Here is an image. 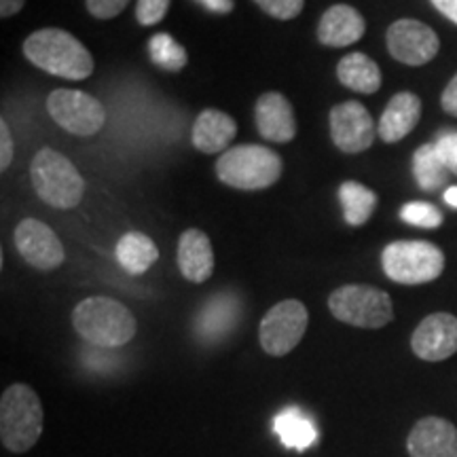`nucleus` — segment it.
<instances>
[{"label": "nucleus", "instance_id": "1", "mask_svg": "<svg viewBox=\"0 0 457 457\" xmlns=\"http://www.w3.org/2000/svg\"><path fill=\"white\" fill-rule=\"evenodd\" d=\"M21 51L37 68L68 81H85L96 68L87 47L62 28H43L32 32Z\"/></svg>", "mask_w": 457, "mask_h": 457}, {"label": "nucleus", "instance_id": "2", "mask_svg": "<svg viewBox=\"0 0 457 457\" xmlns=\"http://www.w3.org/2000/svg\"><path fill=\"white\" fill-rule=\"evenodd\" d=\"M72 327L91 345L121 347L134 339L138 324L123 303L108 296H89L74 307Z\"/></svg>", "mask_w": 457, "mask_h": 457}, {"label": "nucleus", "instance_id": "3", "mask_svg": "<svg viewBox=\"0 0 457 457\" xmlns=\"http://www.w3.org/2000/svg\"><path fill=\"white\" fill-rule=\"evenodd\" d=\"M43 434V403L26 384H13L0 398V441L11 453H26Z\"/></svg>", "mask_w": 457, "mask_h": 457}, {"label": "nucleus", "instance_id": "4", "mask_svg": "<svg viewBox=\"0 0 457 457\" xmlns=\"http://www.w3.org/2000/svg\"><path fill=\"white\" fill-rule=\"evenodd\" d=\"M282 157L271 148L259 145H242L228 148L216 162V176L222 185L259 191L276 185L282 176Z\"/></svg>", "mask_w": 457, "mask_h": 457}, {"label": "nucleus", "instance_id": "5", "mask_svg": "<svg viewBox=\"0 0 457 457\" xmlns=\"http://www.w3.org/2000/svg\"><path fill=\"white\" fill-rule=\"evenodd\" d=\"M30 179L37 195L51 208L71 210L81 204L85 180L71 163V159L54 148H43L34 155Z\"/></svg>", "mask_w": 457, "mask_h": 457}, {"label": "nucleus", "instance_id": "6", "mask_svg": "<svg viewBox=\"0 0 457 457\" xmlns=\"http://www.w3.org/2000/svg\"><path fill=\"white\" fill-rule=\"evenodd\" d=\"M328 310L343 324L358 328H384L394 320V305L386 290L367 284H345L328 296Z\"/></svg>", "mask_w": 457, "mask_h": 457}, {"label": "nucleus", "instance_id": "7", "mask_svg": "<svg viewBox=\"0 0 457 457\" xmlns=\"http://www.w3.org/2000/svg\"><path fill=\"white\" fill-rule=\"evenodd\" d=\"M386 276L392 282L417 286L434 282L445 270V254L430 242H392L381 254Z\"/></svg>", "mask_w": 457, "mask_h": 457}, {"label": "nucleus", "instance_id": "8", "mask_svg": "<svg viewBox=\"0 0 457 457\" xmlns=\"http://www.w3.org/2000/svg\"><path fill=\"white\" fill-rule=\"evenodd\" d=\"M307 322H310V313L301 301H279L261 320L259 341L262 352L276 358L290 353L305 335Z\"/></svg>", "mask_w": 457, "mask_h": 457}, {"label": "nucleus", "instance_id": "9", "mask_svg": "<svg viewBox=\"0 0 457 457\" xmlns=\"http://www.w3.org/2000/svg\"><path fill=\"white\" fill-rule=\"evenodd\" d=\"M51 119L77 136H94L106 121V111L94 96L74 89H55L47 98Z\"/></svg>", "mask_w": 457, "mask_h": 457}, {"label": "nucleus", "instance_id": "10", "mask_svg": "<svg viewBox=\"0 0 457 457\" xmlns=\"http://www.w3.org/2000/svg\"><path fill=\"white\" fill-rule=\"evenodd\" d=\"M387 51L394 60L407 66H424L436 57L441 49L438 34L417 20H398L387 28Z\"/></svg>", "mask_w": 457, "mask_h": 457}, {"label": "nucleus", "instance_id": "11", "mask_svg": "<svg viewBox=\"0 0 457 457\" xmlns=\"http://www.w3.org/2000/svg\"><path fill=\"white\" fill-rule=\"evenodd\" d=\"M330 138L347 155L367 151L375 140L373 117L356 100L341 102L330 111Z\"/></svg>", "mask_w": 457, "mask_h": 457}, {"label": "nucleus", "instance_id": "12", "mask_svg": "<svg viewBox=\"0 0 457 457\" xmlns=\"http://www.w3.org/2000/svg\"><path fill=\"white\" fill-rule=\"evenodd\" d=\"M15 248L21 259L38 271H54L66 259L62 242L51 227L37 219H24L17 225Z\"/></svg>", "mask_w": 457, "mask_h": 457}, {"label": "nucleus", "instance_id": "13", "mask_svg": "<svg viewBox=\"0 0 457 457\" xmlns=\"http://www.w3.org/2000/svg\"><path fill=\"white\" fill-rule=\"evenodd\" d=\"M411 347L417 358L441 362L457 353V318L451 313H432L421 320L411 337Z\"/></svg>", "mask_w": 457, "mask_h": 457}, {"label": "nucleus", "instance_id": "14", "mask_svg": "<svg viewBox=\"0 0 457 457\" xmlns=\"http://www.w3.org/2000/svg\"><path fill=\"white\" fill-rule=\"evenodd\" d=\"M411 457H457V428L443 417H424L409 434Z\"/></svg>", "mask_w": 457, "mask_h": 457}, {"label": "nucleus", "instance_id": "15", "mask_svg": "<svg viewBox=\"0 0 457 457\" xmlns=\"http://www.w3.org/2000/svg\"><path fill=\"white\" fill-rule=\"evenodd\" d=\"M256 128L270 142H290L296 136V119L293 104L278 91L262 94L256 100Z\"/></svg>", "mask_w": 457, "mask_h": 457}, {"label": "nucleus", "instance_id": "16", "mask_svg": "<svg viewBox=\"0 0 457 457\" xmlns=\"http://www.w3.org/2000/svg\"><path fill=\"white\" fill-rule=\"evenodd\" d=\"M367 32V21L350 4H335L320 17L318 41L327 47H347L358 43Z\"/></svg>", "mask_w": 457, "mask_h": 457}, {"label": "nucleus", "instance_id": "17", "mask_svg": "<svg viewBox=\"0 0 457 457\" xmlns=\"http://www.w3.org/2000/svg\"><path fill=\"white\" fill-rule=\"evenodd\" d=\"M239 313H242V305H239V299L236 295H216L197 313L195 333L205 343H216L225 339L237 324Z\"/></svg>", "mask_w": 457, "mask_h": 457}, {"label": "nucleus", "instance_id": "18", "mask_svg": "<svg viewBox=\"0 0 457 457\" xmlns=\"http://www.w3.org/2000/svg\"><path fill=\"white\" fill-rule=\"evenodd\" d=\"M179 267L188 282L204 284L214 273V250L202 228H187L179 242Z\"/></svg>", "mask_w": 457, "mask_h": 457}, {"label": "nucleus", "instance_id": "19", "mask_svg": "<svg viewBox=\"0 0 457 457\" xmlns=\"http://www.w3.org/2000/svg\"><path fill=\"white\" fill-rule=\"evenodd\" d=\"M236 136L237 123L227 112L216 111V108H205L195 119L191 140L197 151L205 153V155H214V153L225 151Z\"/></svg>", "mask_w": 457, "mask_h": 457}, {"label": "nucleus", "instance_id": "20", "mask_svg": "<svg viewBox=\"0 0 457 457\" xmlns=\"http://www.w3.org/2000/svg\"><path fill=\"white\" fill-rule=\"evenodd\" d=\"M421 117V100L411 91H400L387 102L384 114L379 119V136L387 145L403 140L415 129Z\"/></svg>", "mask_w": 457, "mask_h": 457}, {"label": "nucleus", "instance_id": "21", "mask_svg": "<svg viewBox=\"0 0 457 457\" xmlns=\"http://www.w3.org/2000/svg\"><path fill=\"white\" fill-rule=\"evenodd\" d=\"M337 77H339L341 85L347 89L358 91V94H375L381 87V71L375 60L369 55L353 51L347 54L337 66Z\"/></svg>", "mask_w": 457, "mask_h": 457}, {"label": "nucleus", "instance_id": "22", "mask_svg": "<svg viewBox=\"0 0 457 457\" xmlns=\"http://www.w3.org/2000/svg\"><path fill=\"white\" fill-rule=\"evenodd\" d=\"M159 259L155 242L145 233H125L117 244V261L131 276L146 273Z\"/></svg>", "mask_w": 457, "mask_h": 457}, {"label": "nucleus", "instance_id": "23", "mask_svg": "<svg viewBox=\"0 0 457 457\" xmlns=\"http://www.w3.org/2000/svg\"><path fill=\"white\" fill-rule=\"evenodd\" d=\"M276 432L284 447L305 451L318 441L316 424L299 407H288L276 417Z\"/></svg>", "mask_w": 457, "mask_h": 457}, {"label": "nucleus", "instance_id": "24", "mask_svg": "<svg viewBox=\"0 0 457 457\" xmlns=\"http://www.w3.org/2000/svg\"><path fill=\"white\" fill-rule=\"evenodd\" d=\"M339 199L343 205V219L347 225L362 227L367 225L377 208V195L369 187L356 180H345L339 188Z\"/></svg>", "mask_w": 457, "mask_h": 457}, {"label": "nucleus", "instance_id": "25", "mask_svg": "<svg viewBox=\"0 0 457 457\" xmlns=\"http://www.w3.org/2000/svg\"><path fill=\"white\" fill-rule=\"evenodd\" d=\"M413 171L424 191H434V188H438L447 180L449 168L441 153H438L436 145H424L417 148L413 155Z\"/></svg>", "mask_w": 457, "mask_h": 457}, {"label": "nucleus", "instance_id": "26", "mask_svg": "<svg viewBox=\"0 0 457 457\" xmlns=\"http://www.w3.org/2000/svg\"><path fill=\"white\" fill-rule=\"evenodd\" d=\"M148 55H151V60L155 62L159 68L170 72L182 71L188 62L187 49L165 32H159L155 37H151V41H148Z\"/></svg>", "mask_w": 457, "mask_h": 457}, {"label": "nucleus", "instance_id": "27", "mask_svg": "<svg viewBox=\"0 0 457 457\" xmlns=\"http://www.w3.org/2000/svg\"><path fill=\"white\" fill-rule=\"evenodd\" d=\"M400 219L409 222V225H415L421 228H436L443 225L441 210L434 208L432 204H426V202L404 204L403 210H400Z\"/></svg>", "mask_w": 457, "mask_h": 457}, {"label": "nucleus", "instance_id": "28", "mask_svg": "<svg viewBox=\"0 0 457 457\" xmlns=\"http://www.w3.org/2000/svg\"><path fill=\"white\" fill-rule=\"evenodd\" d=\"M267 15L276 17V20H295L301 15L305 0H254Z\"/></svg>", "mask_w": 457, "mask_h": 457}, {"label": "nucleus", "instance_id": "29", "mask_svg": "<svg viewBox=\"0 0 457 457\" xmlns=\"http://www.w3.org/2000/svg\"><path fill=\"white\" fill-rule=\"evenodd\" d=\"M171 0H138L136 4V17L142 26H155L168 15Z\"/></svg>", "mask_w": 457, "mask_h": 457}, {"label": "nucleus", "instance_id": "30", "mask_svg": "<svg viewBox=\"0 0 457 457\" xmlns=\"http://www.w3.org/2000/svg\"><path fill=\"white\" fill-rule=\"evenodd\" d=\"M129 0H87V11L98 20H112L128 7Z\"/></svg>", "mask_w": 457, "mask_h": 457}, {"label": "nucleus", "instance_id": "31", "mask_svg": "<svg viewBox=\"0 0 457 457\" xmlns=\"http://www.w3.org/2000/svg\"><path fill=\"white\" fill-rule=\"evenodd\" d=\"M438 153H441L447 168L457 174V131H447V134H441V138L436 142Z\"/></svg>", "mask_w": 457, "mask_h": 457}, {"label": "nucleus", "instance_id": "32", "mask_svg": "<svg viewBox=\"0 0 457 457\" xmlns=\"http://www.w3.org/2000/svg\"><path fill=\"white\" fill-rule=\"evenodd\" d=\"M11 162H13V138H11V131L7 121H0V170H7Z\"/></svg>", "mask_w": 457, "mask_h": 457}, {"label": "nucleus", "instance_id": "33", "mask_svg": "<svg viewBox=\"0 0 457 457\" xmlns=\"http://www.w3.org/2000/svg\"><path fill=\"white\" fill-rule=\"evenodd\" d=\"M441 104L445 108V112H449V114H453V117H457V74L453 79H451L447 87H445Z\"/></svg>", "mask_w": 457, "mask_h": 457}, {"label": "nucleus", "instance_id": "34", "mask_svg": "<svg viewBox=\"0 0 457 457\" xmlns=\"http://www.w3.org/2000/svg\"><path fill=\"white\" fill-rule=\"evenodd\" d=\"M432 4L436 7L441 13L447 17V20L457 24V0H432Z\"/></svg>", "mask_w": 457, "mask_h": 457}, {"label": "nucleus", "instance_id": "35", "mask_svg": "<svg viewBox=\"0 0 457 457\" xmlns=\"http://www.w3.org/2000/svg\"><path fill=\"white\" fill-rule=\"evenodd\" d=\"M26 0H0V17H13L20 13L21 9H24Z\"/></svg>", "mask_w": 457, "mask_h": 457}, {"label": "nucleus", "instance_id": "36", "mask_svg": "<svg viewBox=\"0 0 457 457\" xmlns=\"http://www.w3.org/2000/svg\"><path fill=\"white\" fill-rule=\"evenodd\" d=\"M197 3L214 13H231L233 11V0H197Z\"/></svg>", "mask_w": 457, "mask_h": 457}, {"label": "nucleus", "instance_id": "37", "mask_svg": "<svg viewBox=\"0 0 457 457\" xmlns=\"http://www.w3.org/2000/svg\"><path fill=\"white\" fill-rule=\"evenodd\" d=\"M445 202H447L449 205H453V208H457V187L447 188V193H445Z\"/></svg>", "mask_w": 457, "mask_h": 457}]
</instances>
